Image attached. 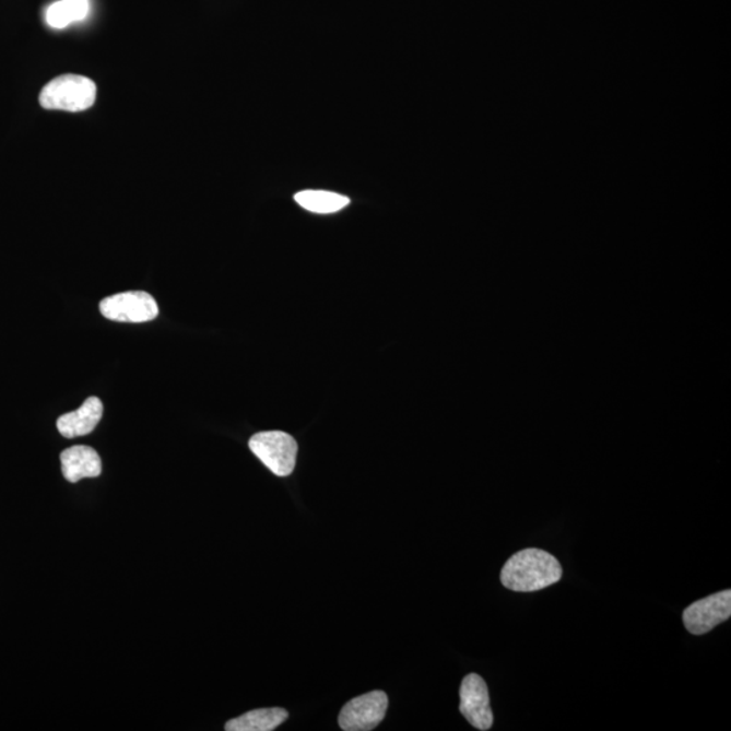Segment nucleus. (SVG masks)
<instances>
[{"label": "nucleus", "mask_w": 731, "mask_h": 731, "mask_svg": "<svg viewBox=\"0 0 731 731\" xmlns=\"http://www.w3.org/2000/svg\"><path fill=\"white\" fill-rule=\"evenodd\" d=\"M563 579V566L554 555L541 549H526L514 554L502 569L504 587L515 592H535Z\"/></svg>", "instance_id": "nucleus-1"}, {"label": "nucleus", "mask_w": 731, "mask_h": 731, "mask_svg": "<svg viewBox=\"0 0 731 731\" xmlns=\"http://www.w3.org/2000/svg\"><path fill=\"white\" fill-rule=\"evenodd\" d=\"M95 99V83L82 75L56 78L39 94V105L47 110L84 111L94 106Z\"/></svg>", "instance_id": "nucleus-2"}, {"label": "nucleus", "mask_w": 731, "mask_h": 731, "mask_svg": "<svg viewBox=\"0 0 731 731\" xmlns=\"http://www.w3.org/2000/svg\"><path fill=\"white\" fill-rule=\"evenodd\" d=\"M249 450L278 477H287L296 468L298 446L293 436L282 431H266L249 439Z\"/></svg>", "instance_id": "nucleus-3"}, {"label": "nucleus", "mask_w": 731, "mask_h": 731, "mask_svg": "<svg viewBox=\"0 0 731 731\" xmlns=\"http://www.w3.org/2000/svg\"><path fill=\"white\" fill-rule=\"evenodd\" d=\"M388 695L384 691H373L344 705L339 716V727L344 731H370L376 729L387 716Z\"/></svg>", "instance_id": "nucleus-4"}, {"label": "nucleus", "mask_w": 731, "mask_h": 731, "mask_svg": "<svg viewBox=\"0 0 731 731\" xmlns=\"http://www.w3.org/2000/svg\"><path fill=\"white\" fill-rule=\"evenodd\" d=\"M102 316L113 321L146 322L158 316L155 298L146 292H127L102 299Z\"/></svg>", "instance_id": "nucleus-5"}, {"label": "nucleus", "mask_w": 731, "mask_h": 731, "mask_svg": "<svg viewBox=\"0 0 731 731\" xmlns=\"http://www.w3.org/2000/svg\"><path fill=\"white\" fill-rule=\"evenodd\" d=\"M731 616V591L698 600L683 612L685 628L694 636H705Z\"/></svg>", "instance_id": "nucleus-6"}, {"label": "nucleus", "mask_w": 731, "mask_h": 731, "mask_svg": "<svg viewBox=\"0 0 731 731\" xmlns=\"http://www.w3.org/2000/svg\"><path fill=\"white\" fill-rule=\"evenodd\" d=\"M459 696H461L459 711L467 721L475 729L490 730L493 724V712L485 680L480 674H468L462 680Z\"/></svg>", "instance_id": "nucleus-7"}, {"label": "nucleus", "mask_w": 731, "mask_h": 731, "mask_svg": "<svg viewBox=\"0 0 731 731\" xmlns=\"http://www.w3.org/2000/svg\"><path fill=\"white\" fill-rule=\"evenodd\" d=\"M62 475L76 484L83 479H95L102 473V461L93 447L73 446L61 452Z\"/></svg>", "instance_id": "nucleus-8"}, {"label": "nucleus", "mask_w": 731, "mask_h": 731, "mask_svg": "<svg viewBox=\"0 0 731 731\" xmlns=\"http://www.w3.org/2000/svg\"><path fill=\"white\" fill-rule=\"evenodd\" d=\"M102 415H104L102 401L98 397H89L79 410L66 413L58 418L59 433L68 439L92 434L98 426Z\"/></svg>", "instance_id": "nucleus-9"}, {"label": "nucleus", "mask_w": 731, "mask_h": 731, "mask_svg": "<svg viewBox=\"0 0 731 731\" xmlns=\"http://www.w3.org/2000/svg\"><path fill=\"white\" fill-rule=\"evenodd\" d=\"M288 718V712L280 707L259 708L226 722V731H271L281 727Z\"/></svg>", "instance_id": "nucleus-10"}, {"label": "nucleus", "mask_w": 731, "mask_h": 731, "mask_svg": "<svg viewBox=\"0 0 731 731\" xmlns=\"http://www.w3.org/2000/svg\"><path fill=\"white\" fill-rule=\"evenodd\" d=\"M294 200L299 207L306 209L311 213L331 214L342 211L349 207L350 200L347 197L337 194V192L321 191V190H305L297 192Z\"/></svg>", "instance_id": "nucleus-11"}, {"label": "nucleus", "mask_w": 731, "mask_h": 731, "mask_svg": "<svg viewBox=\"0 0 731 731\" xmlns=\"http://www.w3.org/2000/svg\"><path fill=\"white\" fill-rule=\"evenodd\" d=\"M90 11L89 0H60L47 10L45 19L54 30H64L73 22L86 19Z\"/></svg>", "instance_id": "nucleus-12"}]
</instances>
